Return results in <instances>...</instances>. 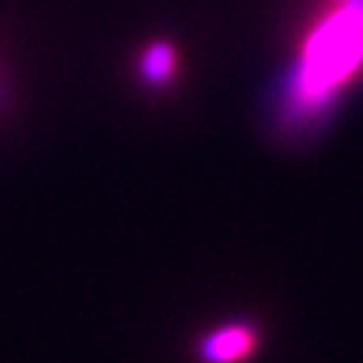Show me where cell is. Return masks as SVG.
Returning <instances> with one entry per match:
<instances>
[{"instance_id":"obj_1","label":"cell","mask_w":363,"mask_h":363,"mask_svg":"<svg viewBox=\"0 0 363 363\" xmlns=\"http://www.w3.org/2000/svg\"><path fill=\"white\" fill-rule=\"evenodd\" d=\"M363 58V0H338L308 35L295 71L290 106L318 113Z\"/></svg>"},{"instance_id":"obj_2","label":"cell","mask_w":363,"mask_h":363,"mask_svg":"<svg viewBox=\"0 0 363 363\" xmlns=\"http://www.w3.org/2000/svg\"><path fill=\"white\" fill-rule=\"evenodd\" d=\"M257 335L247 325H225L204 340L202 358L207 363H238L252 353Z\"/></svg>"},{"instance_id":"obj_3","label":"cell","mask_w":363,"mask_h":363,"mask_svg":"<svg viewBox=\"0 0 363 363\" xmlns=\"http://www.w3.org/2000/svg\"><path fill=\"white\" fill-rule=\"evenodd\" d=\"M177 66V53L169 43H154L147 48L142 58V74L152 84H162L174 74Z\"/></svg>"}]
</instances>
